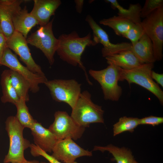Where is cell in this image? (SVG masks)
<instances>
[{
    "label": "cell",
    "mask_w": 163,
    "mask_h": 163,
    "mask_svg": "<svg viewBox=\"0 0 163 163\" xmlns=\"http://www.w3.org/2000/svg\"><path fill=\"white\" fill-rule=\"evenodd\" d=\"M45 84L53 100L74 108L81 93L80 84L73 79H55L48 80Z\"/></svg>",
    "instance_id": "cell-8"
},
{
    "label": "cell",
    "mask_w": 163,
    "mask_h": 163,
    "mask_svg": "<svg viewBox=\"0 0 163 163\" xmlns=\"http://www.w3.org/2000/svg\"><path fill=\"white\" fill-rule=\"evenodd\" d=\"M25 99L21 97L16 102L14 105L17 109L15 116L18 121L24 128L30 129L37 121L34 119L30 113Z\"/></svg>",
    "instance_id": "cell-24"
},
{
    "label": "cell",
    "mask_w": 163,
    "mask_h": 163,
    "mask_svg": "<svg viewBox=\"0 0 163 163\" xmlns=\"http://www.w3.org/2000/svg\"><path fill=\"white\" fill-rule=\"evenodd\" d=\"M106 2L110 3L113 9H117L118 16L126 18L134 24H140L142 21L141 11L142 6L139 3L130 4L128 9L123 8L117 0H106Z\"/></svg>",
    "instance_id": "cell-21"
},
{
    "label": "cell",
    "mask_w": 163,
    "mask_h": 163,
    "mask_svg": "<svg viewBox=\"0 0 163 163\" xmlns=\"http://www.w3.org/2000/svg\"><path fill=\"white\" fill-rule=\"evenodd\" d=\"M109 65H113L125 70H129L141 64L131 50H127L105 58Z\"/></svg>",
    "instance_id": "cell-19"
},
{
    "label": "cell",
    "mask_w": 163,
    "mask_h": 163,
    "mask_svg": "<svg viewBox=\"0 0 163 163\" xmlns=\"http://www.w3.org/2000/svg\"><path fill=\"white\" fill-rule=\"evenodd\" d=\"M75 8L76 11L81 13L82 11L84 1L83 0H76L75 1Z\"/></svg>",
    "instance_id": "cell-33"
},
{
    "label": "cell",
    "mask_w": 163,
    "mask_h": 163,
    "mask_svg": "<svg viewBox=\"0 0 163 163\" xmlns=\"http://www.w3.org/2000/svg\"><path fill=\"white\" fill-rule=\"evenodd\" d=\"M93 150L102 152H108L113 157L112 159L116 163H134L135 160L130 149L125 147H119L111 144L105 146H95Z\"/></svg>",
    "instance_id": "cell-20"
},
{
    "label": "cell",
    "mask_w": 163,
    "mask_h": 163,
    "mask_svg": "<svg viewBox=\"0 0 163 163\" xmlns=\"http://www.w3.org/2000/svg\"><path fill=\"white\" fill-rule=\"evenodd\" d=\"M1 65L7 67L10 69L17 72L24 78L30 85V91L34 93L39 90L40 84H45L48 80L45 75L34 73L26 66L22 65L17 56L7 47L2 57Z\"/></svg>",
    "instance_id": "cell-10"
},
{
    "label": "cell",
    "mask_w": 163,
    "mask_h": 163,
    "mask_svg": "<svg viewBox=\"0 0 163 163\" xmlns=\"http://www.w3.org/2000/svg\"><path fill=\"white\" fill-rule=\"evenodd\" d=\"M53 19L46 25L40 26L26 38L28 44L42 51L51 65L54 62V55L59 44L58 39L55 37L53 31Z\"/></svg>",
    "instance_id": "cell-7"
},
{
    "label": "cell",
    "mask_w": 163,
    "mask_h": 163,
    "mask_svg": "<svg viewBox=\"0 0 163 163\" xmlns=\"http://www.w3.org/2000/svg\"><path fill=\"white\" fill-rule=\"evenodd\" d=\"M0 33H2L3 34L2 29V27H1L0 21Z\"/></svg>",
    "instance_id": "cell-35"
},
{
    "label": "cell",
    "mask_w": 163,
    "mask_h": 163,
    "mask_svg": "<svg viewBox=\"0 0 163 163\" xmlns=\"http://www.w3.org/2000/svg\"><path fill=\"white\" fill-rule=\"evenodd\" d=\"M121 68L113 65H109L103 69L89 71V75L100 84L106 100L118 101L122 92L121 86L118 85Z\"/></svg>",
    "instance_id": "cell-5"
},
{
    "label": "cell",
    "mask_w": 163,
    "mask_h": 163,
    "mask_svg": "<svg viewBox=\"0 0 163 163\" xmlns=\"http://www.w3.org/2000/svg\"><path fill=\"white\" fill-rule=\"evenodd\" d=\"M52 152L51 155L53 158L63 163H72L78 158L91 156L92 154L91 152L82 148L70 138L58 141Z\"/></svg>",
    "instance_id": "cell-13"
},
{
    "label": "cell",
    "mask_w": 163,
    "mask_h": 163,
    "mask_svg": "<svg viewBox=\"0 0 163 163\" xmlns=\"http://www.w3.org/2000/svg\"><path fill=\"white\" fill-rule=\"evenodd\" d=\"M6 38L2 33H0V66L2 57L7 47Z\"/></svg>",
    "instance_id": "cell-31"
},
{
    "label": "cell",
    "mask_w": 163,
    "mask_h": 163,
    "mask_svg": "<svg viewBox=\"0 0 163 163\" xmlns=\"http://www.w3.org/2000/svg\"><path fill=\"white\" fill-rule=\"evenodd\" d=\"M71 116L79 125L89 127L94 123H104V111L102 107L94 103L91 95L87 91L82 92L73 108Z\"/></svg>",
    "instance_id": "cell-3"
},
{
    "label": "cell",
    "mask_w": 163,
    "mask_h": 163,
    "mask_svg": "<svg viewBox=\"0 0 163 163\" xmlns=\"http://www.w3.org/2000/svg\"><path fill=\"white\" fill-rule=\"evenodd\" d=\"M131 51L141 64L154 63L156 61L152 43L145 34L132 45Z\"/></svg>",
    "instance_id": "cell-17"
},
{
    "label": "cell",
    "mask_w": 163,
    "mask_h": 163,
    "mask_svg": "<svg viewBox=\"0 0 163 163\" xmlns=\"http://www.w3.org/2000/svg\"><path fill=\"white\" fill-rule=\"evenodd\" d=\"M12 21L14 30L21 34L26 39L31 29L39 24L37 20L28 12L26 6L15 13Z\"/></svg>",
    "instance_id": "cell-18"
},
{
    "label": "cell",
    "mask_w": 163,
    "mask_h": 163,
    "mask_svg": "<svg viewBox=\"0 0 163 163\" xmlns=\"http://www.w3.org/2000/svg\"><path fill=\"white\" fill-rule=\"evenodd\" d=\"M154 67V63H145L129 70L121 68L119 81L126 80L129 85L135 83L140 85L154 94L163 105V91L151 76Z\"/></svg>",
    "instance_id": "cell-4"
},
{
    "label": "cell",
    "mask_w": 163,
    "mask_h": 163,
    "mask_svg": "<svg viewBox=\"0 0 163 163\" xmlns=\"http://www.w3.org/2000/svg\"></svg>",
    "instance_id": "cell-38"
},
{
    "label": "cell",
    "mask_w": 163,
    "mask_h": 163,
    "mask_svg": "<svg viewBox=\"0 0 163 163\" xmlns=\"http://www.w3.org/2000/svg\"><path fill=\"white\" fill-rule=\"evenodd\" d=\"M99 23L111 28L117 35L122 37L135 24L129 20L118 15L103 19Z\"/></svg>",
    "instance_id": "cell-23"
},
{
    "label": "cell",
    "mask_w": 163,
    "mask_h": 163,
    "mask_svg": "<svg viewBox=\"0 0 163 163\" xmlns=\"http://www.w3.org/2000/svg\"><path fill=\"white\" fill-rule=\"evenodd\" d=\"M140 24L152 42L155 61L161 60L163 57V7L154 11Z\"/></svg>",
    "instance_id": "cell-6"
},
{
    "label": "cell",
    "mask_w": 163,
    "mask_h": 163,
    "mask_svg": "<svg viewBox=\"0 0 163 163\" xmlns=\"http://www.w3.org/2000/svg\"><path fill=\"white\" fill-rule=\"evenodd\" d=\"M54 116V121L48 129L58 141L66 138L77 140L82 137L85 128L77 124L66 112L56 111Z\"/></svg>",
    "instance_id": "cell-9"
},
{
    "label": "cell",
    "mask_w": 163,
    "mask_h": 163,
    "mask_svg": "<svg viewBox=\"0 0 163 163\" xmlns=\"http://www.w3.org/2000/svg\"><path fill=\"white\" fill-rule=\"evenodd\" d=\"M134 163H138L137 161H136L135 160L134 162Z\"/></svg>",
    "instance_id": "cell-36"
},
{
    "label": "cell",
    "mask_w": 163,
    "mask_h": 163,
    "mask_svg": "<svg viewBox=\"0 0 163 163\" xmlns=\"http://www.w3.org/2000/svg\"><path fill=\"white\" fill-rule=\"evenodd\" d=\"M151 76L152 79L155 80L157 83L162 87H163V74L156 73L152 71Z\"/></svg>",
    "instance_id": "cell-32"
},
{
    "label": "cell",
    "mask_w": 163,
    "mask_h": 163,
    "mask_svg": "<svg viewBox=\"0 0 163 163\" xmlns=\"http://www.w3.org/2000/svg\"><path fill=\"white\" fill-rule=\"evenodd\" d=\"M10 78L12 85L19 98H24L26 102L29 100L28 92L30 89L28 82L16 72L11 70Z\"/></svg>",
    "instance_id": "cell-25"
},
{
    "label": "cell",
    "mask_w": 163,
    "mask_h": 163,
    "mask_svg": "<svg viewBox=\"0 0 163 163\" xmlns=\"http://www.w3.org/2000/svg\"><path fill=\"white\" fill-rule=\"evenodd\" d=\"M39 162L36 160H33V161H27L26 160V161H25V162L24 163H39Z\"/></svg>",
    "instance_id": "cell-34"
},
{
    "label": "cell",
    "mask_w": 163,
    "mask_h": 163,
    "mask_svg": "<svg viewBox=\"0 0 163 163\" xmlns=\"http://www.w3.org/2000/svg\"><path fill=\"white\" fill-rule=\"evenodd\" d=\"M5 123V129L9 139V146L3 162L24 163L26 160L24 156V151L30 147L31 144L29 141L23 137L24 128L15 116L8 117Z\"/></svg>",
    "instance_id": "cell-2"
},
{
    "label": "cell",
    "mask_w": 163,
    "mask_h": 163,
    "mask_svg": "<svg viewBox=\"0 0 163 163\" xmlns=\"http://www.w3.org/2000/svg\"><path fill=\"white\" fill-rule=\"evenodd\" d=\"M30 148L31 155L34 157L41 156L47 160L50 163H63L53 158L51 155L43 150L36 145L31 144ZM72 163H78L75 161Z\"/></svg>",
    "instance_id": "cell-29"
},
{
    "label": "cell",
    "mask_w": 163,
    "mask_h": 163,
    "mask_svg": "<svg viewBox=\"0 0 163 163\" xmlns=\"http://www.w3.org/2000/svg\"><path fill=\"white\" fill-rule=\"evenodd\" d=\"M22 0H0V21L3 33L6 38L14 31L12 19L14 14L21 9Z\"/></svg>",
    "instance_id": "cell-14"
},
{
    "label": "cell",
    "mask_w": 163,
    "mask_h": 163,
    "mask_svg": "<svg viewBox=\"0 0 163 163\" xmlns=\"http://www.w3.org/2000/svg\"><path fill=\"white\" fill-rule=\"evenodd\" d=\"M34 5L30 13L35 18L40 26L49 22L51 17L61 4L60 0H34Z\"/></svg>",
    "instance_id": "cell-15"
},
{
    "label": "cell",
    "mask_w": 163,
    "mask_h": 163,
    "mask_svg": "<svg viewBox=\"0 0 163 163\" xmlns=\"http://www.w3.org/2000/svg\"><path fill=\"white\" fill-rule=\"evenodd\" d=\"M50 163L49 162H48V163H46V162H40V163Z\"/></svg>",
    "instance_id": "cell-37"
},
{
    "label": "cell",
    "mask_w": 163,
    "mask_h": 163,
    "mask_svg": "<svg viewBox=\"0 0 163 163\" xmlns=\"http://www.w3.org/2000/svg\"><path fill=\"white\" fill-rule=\"evenodd\" d=\"M163 123V117L153 116L145 117L139 119V125H149L153 126Z\"/></svg>",
    "instance_id": "cell-30"
},
{
    "label": "cell",
    "mask_w": 163,
    "mask_h": 163,
    "mask_svg": "<svg viewBox=\"0 0 163 163\" xmlns=\"http://www.w3.org/2000/svg\"><path fill=\"white\" fill-rule=\"evenodd\" d=\"M58 39L59 44L56 52L60 58L72 65L79 66L84 71L88 82L92 85L81 61L82 55L86 47L95 45L90 34L81 37L74 31L68 34H62Z\"/></svg>",
    "instance_id": "cell-1"
},
{
    "label": "cell",
    "mask_w": 163,
    "mask_h": 163,
    "mask_svg": "<svg viewBox=\"0 0 163 163\" xmlns=\"http://www.w3.org/2000/svg\"><path fill=\"white\" fill-rule=\"evenodd\" d=\"M6 45L18 56L30 71L36 74L45 75L40 66L33 58L26 39L21 34L15 30L10 37L6 38Z\"/></svg>",
    "instance_id": "cell-12"
},
{
    "label": "cell",
    "mask_w": 163,
    "mask_h": 163,
    "mask_svg": "<svg viewBox=\"0 0 163 163\" xmlns=\"http://www.w3.org/2000/svg\"><path fill=\"white\" fill-rule=\"evenodd\" d=\"M139 119L137 117L123 116L113 125V136H115L125 132H133L139 125Z\"/></svg>",
    "instance_id": "cell-26"
},
{
    "label": "cell",
    "mask_w": 163,
    "mask_h": 163,
    "mask_svg": "<svg viewBox=\"0 0 163 163\" xmlns=\"http://www.w3.org/2000/svg\"><path fill=\"white\" fill-rule=\"evenodd\" d=\"M145 34L141 24H135L123 36L129 39L132 45H134Z\"/></svg>",
    "instance_id": "cell-27"
},
{
    "label": "cell",
    "mask_w": 163,
    "mask_h": 163,
    "mask_svg": "<svg viewBox=\"0 0 163 163\" xmlns=\"http://www.w3.org/2000/svg\"><path fill=\"white\" fill-rule=\"evenodd\" d=\"M162 7L163 0H146L141 8V18H145L157 9Z\"/></svg>",
    "instance_id": "cell-28"
},
{
    "label": "cell",
    "mask_w": 163,
    "mask_h": 163,
    "mask_svg": "<svg viewBox=\"0 0 163 163\" xmlns=\"http://www.w3.org/2000/svg\"><path fill=\"white\" fill-rule=\"evenodd\" d=\"M10 75V69L5 70L1 74L0 83L2 95L1 100L4 103L9 102L14 105L19 98L12 85Z\"/></svg>",
    "instance_id": "cell-22"
},
{
    "label": "cell",
    "mask_w": 163,
    "mask_h": 163,
    "mask_svg": "<svg viewBox=\"0 0 163 163\" xmlns=\"http://www.w3.org/2000/svg\"><path fill=\"white\" fill-rule=\"evenodd\" d=\"M30 129L35 145L46 152H52L58 141L55 135L37 121Z\"/></svg>",
    "instance_id": "cell-16"
},
{
    "label": "cell",
    "mask_w": 163,
    "mask_h": 163,
    "mask_svg": "<svg viewBox=\"0 0 163 163\" xmlns=\"http://www.w3.org/2000/svg\"><path fill=\"white\" fill-rule=\"evenodd\" d=\"M85 20L92 30L93 36V40L95 45L100 43L103 46L101 53L103 57L105 58L123 51H131L132 45L130 43L123 42L116 44L111 43L107 33L91 16H87Z\"/></svg>",
    "instance_id": "cell-11"
}]
</instances>
